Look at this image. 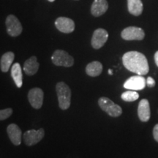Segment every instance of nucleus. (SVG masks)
<instances>
[{
  "mask_svg": "<svg viewBox=\"0 0 158 158\" xmlns=\"http://www.w3.org/2000/svg\"><path fill=\"white\" fill-rule=\"evenodd\" d=\"M147 81L142 76H135L128 78L124 84V87L133 91L142 90L146 87Z\"/></svg>",
  "mask_w": 158,
  "mask_h": 158,
  "instance_id": "nucleus-9",
  "label": "nucleus"
},
{
  "mask_svg": "<svg viewBox=\"0 0 158 158\" xmlns=\"http://www.w3.org/2000/svg\"><path fill=\"white\" fill-rule=\"evenodd\" d=\"M51 60L56 66L70 68L74 64L73 57L63 50L55 51L51 56Z\"/></svg>",
  "mask_w": 158,
  "mask_h": 158,
  "instance_id": "nucleus-4",
  "label": "nucleus"
},
{
  "mask_svg": "<svg viewBox=\"0 0 158 158\" xmlns=\"http://www.w3.org/2000/svg\"><path fill=\"white\" fill-rule=\"evenodd\" d=\"M15 58L14 53L8 51L4 54L2 56L1 60H0V67H1V70L3 73H7L10 68L12 63Z\"/></svg>",
  "mask_w": 158,
  "mask_h": 158,
  "instance_id": "nucleus-18",
  "label": "nucleus"
},
{
  "mask_svg": "<svg viewBox=\"0 0 158 158\" xmlns=\"http://www.w3.org/2000/svg\"><path fill=\"white\" fill-rule=\"evenodd\" d=\"M155 64H157V66L158 67V51L155 53Z\"/></svg>",
  "mask_w": 158,
  "mask_h": 158,
  "instance_id": "nucleus-24",
  "label": "nucleus"
},
{
  "mask_svg": "<svg viewBox=\"0 0 158 158\" xmlns=\"http://www.w3.org/2000/svg\"><path fill=\"white\" fill-rule=\"evenodd\" d=\"M7 32L11 37H18L21 34L23 27L19 20L14 15H9L5 21Z\"/></svg>",
  "mask_w": 158,
  "mask_h": 158,
  "instance_id": "nucleus-5",
  "label": "nucleus"
},
{
  "mask_svg": "<svg viewBox=\"0 0 158 158\" xmlns=\"http://www.w3.org/2000/svg\"><path fill=\"white\" fill-rule=\"evenodd\" d=\"M108 9V3L106 0H94L91 7V13L94 17L103 15Z\"/></svg>",
  "mask_w": 158,
  "mask_h": 158,
  "instance_id": "nucleus-13",
  "label": "nucleus"
},
{
  "mask_svg": "<svg viewBox=\"0 0 158 158\" xmlns=\"http://www.w3.org/2000/svg\"><path fill=\"white\" fill-rule=\"evenodd\" d=\"M127 7L130 14L135 16L141 15L143 10L141 0H127Z\"/></svg>",
  "mask_w": 158,
  "mask_h": 158,
  "instance_id": "nucleus-17",
  "label": "nucleus"
},
{
  "mask_svg": "<svg viewBox=\"0 0 158 158\" xmlns=\"http://www.w3.org/2000/svg\"><path fill=\"white\" fill-rule=\"evenodd\" d=\"M102 71V64L98 61L90 62L86 67V73L91 77H97L101 74Z\"/></svg>",
  "mask_w": 158,
  "mask_h": 158,
  "instance_id": "nucleus-19",
  "label": "nucleus"
},
{
  "mask_svg": "<svg viewBox=\"0 0 158 158\" xmlns=\"http://www.w3.org/2000/svg\"><path fill=\"white\" fill-rule=\"evenodd\" d=\"M138 115L141 122H146L149 120L151 111H150L149 102L147 99L141 100L138 104Z\"/></svg>",
  "mask_w": 158,
  "mask_h": 158,
  "instance_id": "nucleus-12",
  "label": "nucleus"
},
{
  "mask_svg": "<svg viewBox=\"0 0 158 158\" xmlns=\"http://www.w3.org/2000/svg\"><path fill=\"white\" fill-rule=\"evenodd\" d=\"M147 86L150 88H152L155 86V81L152 77H148L147 79Z\"/></svg>",
  "mask_w": 158,
  "mask_h": 158,
  "instance_id": "nucleus-22",
  "label": "nucleus"
},
{
  "mask_svg": "<svg viewBox=\"0 0 158 158\" xmlns=\"http://www.w3.org/2000/svg\"><path fill=\"white\" fill-rule=\"evenodd\" d=\"M153 135H154V138L155 139V141L158 142V124H156L155 127H154Z\"/></svg>",
  "mask_w": 158,
  "mask_h": 158,
  "instance_id": "nucleus-23",
  "label": "nucleus"
},
{
  "mask_svg": "<svg viewBox=\"0 0 158 158\" xmlns=\"http://www.w3.org/2000/svg\"><path fill=\"white\" fill-rule=\"evenodd\" d=\"M43 90L40 88H33L29 90L28 93V99L31 107L35 109H40L42 107L43 103Z\"/></svg>",
  "mask_w": 158,
  "mask_h": 158,
  "instance_id": "nucleus-8",
  "label": "nucleus"
},
{
  "mask_svg": "<svg viewBox=\"0 0 158 158\" xmlns=\"http://www.w3.org/2000/svg\"><path fill=\"white\" fill-rule=\"evenodd\" d=\"M56 90L58 97L59 108L62 110L68 109L71 102V90L68 85H67L64 82L57 83Z\"/></svg>",
  "mask_w": 158,
  "mask_h": 158,
  "instance_id": "nucleus-2",
  "label": "nucleus"
},
{
  "mask_svg": "<svg viewBox=\"0 0 158 158\" xmlns=\"http://www.w3.org/2000/svg\"><path fill=\"white\" fill-rule=\"evenodd\" d=\"M108 74H110V75H113V73H112V70H108Z\"/></svg>",
  "mask_w": 158,
  "mask_h": 158,
  "instance_id": "nucleus-25",
  "label": "nucleus"
},
{
  "mask_svg": "<svg viewBox=\"0 0 158 158\" xmlns=\"http://www.w3.org/2000/svg\"><path fill=\"white\" fill-rule=\"evenodd\" d=\"M121 98L124 101L133 102L135 101L136 100H138V98H139V94H138V92H136L135 91L129 90L123 92Z\"/></svg>",
  "mask_w": 158,
  "mask_h": 158,
  "instance_id": "nucleus-20",
  "label": "nucleus"
},
{
  "mask_svg": "<svg viewBox=\"0 0 158 158\" xmlns=\"http://www.w3.org/2000/svg\"><path fill=\"white\" fill-rule=\"evenodd\" d=\"M98 104L102 110L112 117H117L122 114V108L106 97H102L99 99Z\"/></svg>",
  "mask_w": 158,
  "mask_h": 158,
  "instance_id": "nucleus-3",
  "label": "nucleus"
},
{
  "mask_svg": "<svg viewBox=\"0 0 158 158\" xmlns=\"http://www.w3.org/2000/svg\"><path fill=\"white\" fill-rule=\"evenodd\" d=\"M108 33L104 29H98L94 31L92 37L91 44L94 49H100L102 48L108 40Z\"/></svg>",
  "mask_w": 158,
  "mask_h": 158,
  "instance_id": "nucleus-10",
  "label": "nucleus"
},
{
  "mask_svg": "<svg viewBox=\"0 0 158 158\" xmlns=\"http://www.w3.org/2000/svg\"><path fill=\"white\" fill-rule=\"evenodd\" d=\"M11 76L18 88H21L23 85V74L21 67L19 63H15L12 66Z\"/></svg>",
  "mask_w": 158,
  "mask_h": 158,
  "instance_id": "nucleus-16",
  "label": "nucleus"
},
{
  "mask_svg": "<svg viewBox=\"0 0 158 158\" xmlns=\"http://www.w3.org/2000/svg\"><path fill=\"white\" fill-rule=\"evenodd\" d=\"M7 132L12 143L15 146L20 145L21 142V130L19 126L15 124H9Z\"/></svg>",
  "mask_w": 158,
  "mask_h": 158,
  "instance_id": "nucleus-14",
  "label": "nucleus"
},
{
  "mask_svg": "<svg viewBox=\"0 0 158 158\" xmlns=\"http://www.w3.org/2000/svg\"><path fill=\"white\" fill-rule=\"evenodd\" d=\"M13 114V109L12 108H6L4 110H0V121L7 119Z\"/></svg>",
  "mask_w": 158,
  "mask_h": 158,
  "instance_id": "nucleus-21",
  "label": "nucleus"
},
{
  "mask_svg": "<svg viewBox=\"0 0 158 158\" xmlns=\"http://www.w3.org/2000/svg\"><path fill=\"white\" fill-rule=\"evenodd\" d=\"M121 36L125 40H142L145 37V33L139 27H129L122 30Z\"/></svg>",
  "mask_w": 158,
  "mask_h": 158,
  "instance_id": "nucleus-6",
  "label": "nucleus"
},
{
  "mask_svg": "<svg viewBox=\"0 0 158 158\" xmlns=\"http://www.w3.org/2000/svg\"><path fill=\"white\" fill-rule=\"evenodd\" d=\"M122 63L126 69L139 76L147 75L149 70L147 59L138 51L125 53L122 56Z\"/></svg>",
  "mask_w": 158,
  "mask_h": 158,
  "instance_id": "nucleus-1",
  "label": "nucleus"
},
{
  "mask_svg": "<svg viewBox=\"0 0 158 158\" xmlns=\"http://www.w3.org/2000/svg\"><path fill=\"white\" fill-rule=\"evenodd\" d=\"M45 135V130L43 128H40L38 130H27L23 134V141L26 145L33 146L37 144L43 139Z\"/></svg>",
  "mask_w": 158,
  "mask_h": 158,
  "instance_id": "nucleus-7",
  "label": "nucleus"
},
{
  "mask_svg": "<svg viewBox=\"0 0 158 158\" xmlns=\"http://www.w3.org/2000/svg\"><path fill=\"white\" fill-rule=\"evenodd\" d=\"M48 2H54L55 0H48Z\"/></svg>",
  "mask_w": 158,
  "mask_h": 158,
  "instance_id": "nucleus-26",
  "label": "nucleus"
},
{
  "mask_svg": "<svg viewBox=\"0 0 158 158\" xmlns=\"http://www.w3.org/2000/svg\"><path fill=\"white\" fill-rule=\"evenodd\" d=\"M55 26L59 31L66 34L73 32L75 30V22L69 18H58L55 21Z\"/></svg>",
  "mask_w": 158,
  "mask_h": 158,
  "instance_id": "nucleus-11",
  "label": "nucleus"
},
{
  "mask_svg": "<svg viewBox=\"0 0 158 158\" xmlns=\"http://www.w3.org/2000/svg\"><path fill=\"white\" fill-rule=\"evenodd\" d=\"M40 67V64L37 62V57L35 56H31L30 58L26 60L23 64V71L27 76H34L37 73Z\"/></svg>",
  "mask_w": 158,
  "mask_h": 158,
  "instance_id": "nucleus-15",
  "label": "nucleus"
}]
</instances>
